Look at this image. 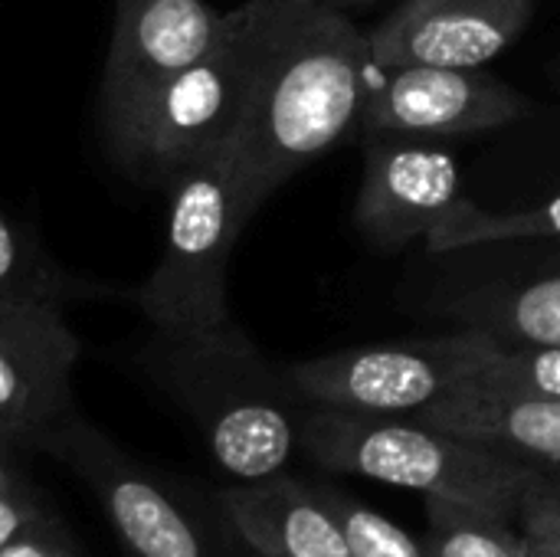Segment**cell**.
<instances>
[{
    "label": "cell",
    "mask_w": 560,
    "mask_h": 557,
    "mask_svg": "<svg viewBox=\"0 0 560 557\" xmlns=\"http://www.w3.org/2000/svg\"><path fill=\"white\" fill-rule=\"evenodd\" d=\"M479 332L463 328L423 341L341 348L285 364V381L305 407L413 417L466 387L479 364Z\"/></svg>",
    "instance_id": "52a82bcc"
},
{
    "label": "cell",
    "mask_w": 560,
    "mask_h": 557,
    "mask_svg": "<svg viewBox=\"0 0 560 557\" xmlns=\"http://www.w3.org/2000/svg\"><path fill=\"white\" fill-rule=\"evenodd\" d=\"M560 240V194L518 210H482L472 200H459L427 236L430 253H456L492 243Z\"/></svg>",
    "instance_id": "e0dca14e"
},
{
    "label": "cell",
    "mask_w": 560,
    "mask_h": 557,
    "mask_svg": "<svg viewBox=\"0 0 560 557\" xmlns=\"http://www.w3.org/2000/svg\"><path fill=\"white\" fill-rule=\"evenodd\" d=\"M217 502L249 555L351 557L318 483L279 473L259 483H233L217 492Z\"/></svg>",
    "instance_id": "4fadbf2b"
},
{
    "label": "cell",
    "mask_w": 560,
    "mask_h": 557,
    "mask_svg": "<svg viewBox=\"0 0 560 557\" xmlns=\"http://www.w3.org/2000/svg\"><path fill=\"white\" fill-rule=\"evenodd\" d=\"M299 450L325 473L456 499L515 515L545 473L502 450L443 433L413 417L305 407Z\"/></svg>",
    "instance_id": "3957f363"
},
{
    "label": "cell",
    "mask_w": 560,
    "mask_h": 557,
    "mask_svg": "<svg viewBox=\"0 0 560 557\" xmlns=\"http://www.w3.org/2000/svg\"><path fill=\"white\" fill-rule=\"evenodd\" d=\"M518 529L528 538L532 557H560V473L548 469L525 492L518 512Z\"/></svg>",
    "instance_id": "44dd1931"
},
{
    "label": "cell",
    "mask_w": 560,
    "mask_h": 557,
    "mask_svg": "<svg viewBox=\"0 0 560 557\" xmlns=\"http://www.w3.org/2000/svg\"><path fill=\"white\" fill-rule=\"evenodd\" d=\"M36 453L85 483L125 557H236L240 542L217 502L125 453L95 423L72 414Z\"/></svg>",
    "instance_id": "8992f818"
},
{
    "label": "cell",
    "mask_w": 560,
    "mask_h": 557,
    "mask_svg": "<svg viewBox=\"0 0 560 557\" xmlns=\"http://www.w3.org/2000/svg\"><path fill=\"white\" fill-rule=\"evenodd\" d=\"M463 328L509 345L560 348V272L505 292L479 289L456 305Z\"/></svg>",
    "instance_id": "2e32d148"
},
{
    "label": "cell",
    "mask_w": 560,
    "mask_h": 557,
    "mask_svg": "<svg viewBox=\"0 0 560 557\" xmlns=\"http://www.w3.org/2000/svg\"><path fill=\"white\" fill-rule=\"evenodd\" d=\"M463 197V171L450 151L368 135L354 223L374 250L394 253L427 240Z\"/></svg>",
    "instance_id": "7c38bea8"
},
{
    "label": "cell",
    "mask_w": 560,
    "mask_h": 557,
    "mask_svg": "<svg viewBox=\"0 0 560 557\" xmlns=\"http://www.w3.org/2000/svg\"><path fill=\"white\" fill-rule=\"evenodd\" d=\"M115 286L66 269L0 207V309H59L112 295Z\"/></svg>",
    "instance_id": "9a60e30c"
},
{
    "label": "cell",
    "mask_w": 560,
    "mask_h": 557,
    "mask_svg": "<svg viewBox=\"0 0 560 557\" xmlns=\"http://www.w3.org/2000/svg\"><path fill=\"white\" fill-rule=\"evenodd\" d=\"M161 190L167 194L164 250L128 299L158 332L220 325L233 318L226 305L233 246L262 204L249 187L233 141L194 154Z\"/></svg>",
    "instance_id": "277c9868"
},
{
    "label": "cell",
    "mask_w": 560,
    "mask_h": 557,
    "mask_svg": "<svg viewBox=\"0 0 560 557\" xmlns=\"http://www.w3.org/2000/svg\"><path fill=\"white\" fill-rule=\"evenodd\" d=\"M289 3H308V7H328V10H341V13H351L358 7H368L374 0H289Z\"/></svg>",
    "instance_id": "cb8c5ba5"
},
{
    "label": "cell",
    "mask_w": 560,
    "mask_h": 557,
    "mask_svg": "<svg viewBox=\"0 0 560 557\" xmlns=\"http://www.w3.org/2000/svg\"><path fill=\"white\" fill-rule=\"evenodd\" d=\"M427 515L433 557H532L515 515L440 496L427 499Z\"/></svg>",
    "instance_id": "ac0fdd59"
},
{
    "label": "cell",
    "mask_w": 560,
    "mask_h": 557,
    "mask_svg": "<svg viewBox=\"0 0 560 557\" xmlns=\"http://www.w3.org/2000/svg\"><path fill=\"white\" fill-rule=\"evenodd\" d=\"M318 492L331 509L351 557H433L430 542H420L417 535L404 532L400 525H394L387 515L364 506L361 499L325 483H318Z\"/></svg>",
    "instance_id": "ffe728a7"
},
{
    "label": "cell",
    "mask_w": 560,
    "mask_h": 557,
    "mask_svg": "<svg viewBox=\"0 0 560 557\" xmlns=\"http://www.w3.org/2000/svg\"><path fill=\"white\" fill-rule=\"evenodd\" d=\"M0 557H85L66 522L43 506L16 535L13 542L0 552Z\"/></svg>",
    "instance_id": "603a6c76"
},
{
    "label": "cell",
    "mask_w": 560,
    "mask_h": 557,
    "mask_svg": "<svg viewBox=\"0 0 560 557\" xmlns=\"http://www.w3.org/2000/svg\"><path fill=\"white\" fill-rule=\"evenodd\" d=\"M236 557H256V555H249V552H246V548L240 545V552H236Z\"/></svg>",
    "instance_id": "d4e9b609"
},
{
    "label": "cell",
    "mask_w": 560,
    "mask_h": 557,
    "mask_svg": "<svg viewBox=\"0 0 560 557\" xmlns=\"http://www.w3.org/2000/svg\"><path fill=\"white\" fill-rule=\"evenodd\" d=\"M479 364L469 384L560 401V348L509 345L479 332Z\"/></svg>",
    "instance_id": "d6986e66"
},
{
    "label": "cell",
    "mask_w": 560,
    "mask_h": 557,
    "mask_svg": "<svg viewBox=\"0 0 560 557\" xmlns=\"http://www.w3.org/2000/svg\"><path fill=\"white\" fill-rule=\"evenodd\" d=\"M558 473H560V469H558Z\"/></svg>",
    "instance_id": "484cf974"
},
{
    "label": "cell",
    "mask_w": 560,
    "mask_h": 557,
    "mask_svg": "<svg viewBox=\"0 0 560 557\" xmlns=\"http://www.w3.org/2000/svg\"><path fill=\"white\" fill-rule=\"evenodd\" d=\"M82 345L59 309H0V443L36 453L75 410Z\"/></svg>",
    "instance_id": "30bf717a"
},
{
    "label": "cell",
    "mask_w": 560,
    "mask_h": 557,
    "mask_svg": "<svg viewBox=\"0 0 560 557\" xmlns=\"http://www.w3.org/2000/svg\"><path fill=\"white\" fill-rule=\"evenodd\" d=\"M23 450L0 443V552L46 506L23 466Z\"/></svg>",
    "instance_id": "7402d4cb"
},
{
    "label": "cell",
    "mask_w": 560,
    "mask_h": 557,
    "mask_svg": "<svg viewBox=\"0 0 560 557\" xmlns=\"http://www.w3.org/2000/svg\"><path fill=\"white\" fill-rule=\"evenodd\" d=\"M226 13L207 0H115L112 43L98 82V121L108 138L174 72L200 59Z\"/></svg>",
    "instance_id": "9c48e42d"
},
{
    "label": "cell",
    "mask_w": 560,
    "mask_h": 557,
    "mask_svg": "<svg viewBox=\"0 0 560 557\" xmlns=\"http://www.w3.org/2000/svg\"><path fill=\"white\" fill-rule=\"evenodd\" d=\"M532 20L535 0H404L368 33V43L377 69H479L515 46Z\"/></svg>",
    "instance_id": "8fae6325"
},
{
    "label": "cell",
    "mask_w": 560,
    "mask_h": 557,
    "mask_svg": "<svg viewBox=\"0 0 560 557\" xmlns=\"http://www.w3.org/2000/svg\"><path fill=\"white\" fill-rule=\"evenodd\" d=\"M371 76V43L351 13L266 0L262 59L233 138L259 204L361 125Z\"/></svg>",
    "instance_id": "6da1fadb"
},
{
    "label": "cell",
    "mask_w": 560,
    "mask_h": 557,
    "mask_svg": "<svg viewBox=\"0 0 560 557\" xmlns=\"http://www.w3.org/2000/svg\"><path fill=\"white\" fill-rule=\"evenodd\" d=\"M528 112V98L486 66H374L361 128L387 138H459L505 128Z\"/></svg>",
    "instance_id": "ba28073f"
},
{
    "label": "cell",
    "mask_w": 560,
    "mask_h": 557,
    "mask_svg": "<svg viewBox=\"0 0 560 557\" xmlns=\"http://www.w3.org/2000/svg\"><path fill=\"white\" fill-rule=\"evenodd\" d=\"M131 364L197 427L233 483H259L292 463L305 404L233 318L194 332L151 328Z\"/></svg>",
    "instance_id": "7a4b0ae2"
},
{
    "label": "cell",
    "mask_w": 560,
    "mask_h": 557,
    "mask_svg": "<svg viewBox=\"0 0 560 557\" xmlns=\"http://www.w3.org/2000/svg\"><path fill=\"white\" fill-rule=\"evenodd\" d=\"M266 39V0L226 13L220 39L190 66L161 82L128 121L105 138L115 164L148 187L217 144L236 138L256 85Z\"/></svg>",
    "instance_id": "5b68a950"
},
{
    "label": "cell",
    "mask_w": 560,
    "mask_h": 557,
    "mask_svg": "<svg viewBox=\"0 0 560 557\" xmlns=\"http://www.w3.org/2000/svg\"><path fill=\"white\" fill-rule=\"evenodd\" d=\"M443 433L502 450L538 469H560V401L466 384L413 414Z\"/></svg>",
    "instance_id": "5bb4252c"
}]
</instances>
